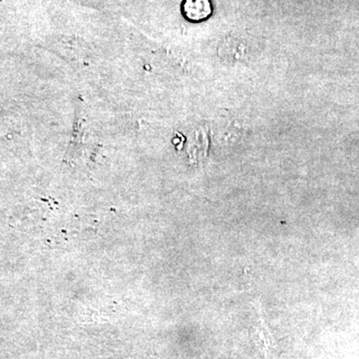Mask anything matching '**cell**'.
I'll list each match as a JSON object with an SVG mask.
<instances>
[{"label":"cell","instance_id":"obj_1","mask_svg":"<svg viewBox=\"0 0 359 359\" xmlns=\"http://www.w3.org/2000/svg\"><path fill=\"white\" fill-rule=\"evenodd\" d=\"M183 9L186 18L193 21L204 20L212 14L210 0H186Z\"/></svg>","mask_w":359,"mask_h":359}]
</instances>
